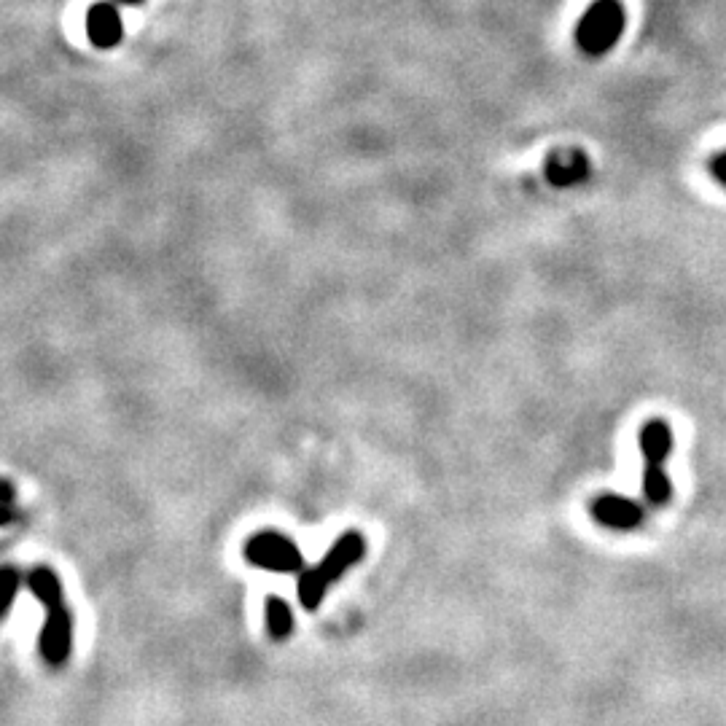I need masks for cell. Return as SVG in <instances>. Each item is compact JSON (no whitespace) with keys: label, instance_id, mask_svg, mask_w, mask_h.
<instances>
[{"label":"cell","instance_id":"6da1fadb","mask_svg":"<svg viewBox=\"0 0 726 726\" xmlns=\"http://www.w3.org/2000/svg\"><path fill=\"white\" fill-rule=\"evenodd\" d=\"M643 452V495L651 506H665L673 498V482L665 471L667 458L673 455V431L665 420L643 423L638 436Z\"/></svg>","mask_w":726,"mask_h":726},{"label":"cell","instance_id":"5bb4252c","mask_svg":"<svg viewBox=\"0 0 726 726\" xmlns=\"http://www.w3.org/2000/svg\"><path fill=\"white\" fill-rule=\"evenodd\" d=\"M14 501V487H11L6 479H0V503H11Z\"/></svg>","mask_w":726,"mask_h":726},{"label":"cell","instance_id":"9a60e30c","mask_svg":"<svg viewBox=\"0 0 726 726\" xmlns=\"http://www.w3.org/2000/svg\"><path fill=\"white\" fill-rule=\"evenodd\" d=\"M14 519H17V514H14L9 503H0V525H9Z\"/></svg>","mask_w":726,"mask_h":726},{"label":"cell","instance_id":"8fae6325","mask_svg":"<svg viewBox=\"0 0 726 726\" xmlns=\"http://www.w3.org/2000/svg\"><path fill=\"white\" fill-rule=\"evenodd\" d=\"M264 619H267V630L275 640H286L294 632V614L283 597H267V608H264Z\"/></svg>","mask_w":726,"mask_h":726},{"label":"cell","instance_id":"9c48e42d","mask_svg":"<svg viewBox=\"0 0 726 726\" xmlns=\"http://www.w3.org/2000/svg\"><path fill=\"white\" fill-rule=\"evenodd\" d=\"M27 587L33 589V595L46 605V611L62 605V584L57 579V573L49 571V568H35V571L27 573Z\"/></svg>","mask_w":726,"mask_h":726},{"label":"cell","instance_id":"8992f818","mask_svg":"<svg viewBox=\"0 0 726 726\" xmlns=\"http://www.w3.org/2000/svg\"><path fill=\"white\" fill-rule=\"evenodd\" d=\"M589 159L579 148H560L546 156V181L557 186V189H568V186H579L589 178Z\"/></svg>","mask_w":726,"mask_h":726},{"label":"cell","instance_id":"7c38bea8","mask_svg":"<svg viewBox=\"0 0 726 726\" xmlns=\"http://www.w3.org/2000/svg\"><path fill=\"white\" fill-rule=\"evenodd\" d=\"M19 587H22V573L17 568H0V619L11 611Z\"/></svg>","mask_w":726,"mask_h":726},{"label":"cell","instance_id":"4fadbf2b","mask_svg":"<svg viewBox=\"0 0 726 726\" xmlns=\"http://www.w3.org/2000/svg\"><path fill=\"white\" fill-rule=\"evenodd\" d=\"M710 173H713V178L726 189V151H721V154L710 162Z\"/></svg>","mask_w":726,"mask_h":726},{"label":"cell","instance_id":"3957f363","mask_svg":"<svg viewBox=\"0 0 726 726\" xmlns=\"http://www.w3.org/2000/svg\"><path fill=\"white\" fill-rule=\"evenodd\" d=\"M242 552H245V560L256 568H264V571L299 573L304 568L299 546L283 533H275V530H264V533L251 536Z\"/></svg>","mask_w":726,"mask_h":726},{"label":"cell","instance_id":"30bf717a","mask_svg":"<svg viewBox=\"0 0 726 726\" xmlns=\"http://www.w3.org/2000/svg\"><path fill=\"white\" fill-rule=\"evenodd\" d=\"M331 581L318 571V568H307V571L299 573V581H296V595H299V603H302L304 611H315L320 603H323V595L329 589Z\"/></svg>","mask_w":726,"mask_h":726},{"label":"cell","instance_id":"ba28073f","mask_svg":"<svg viewBox=\"0 0 726 726\" xmlns=\"http://www.w3.org/2000/svg\"><path fill=\"white\" fill-rule=\"evenodd\" d=\"M121 17L111 3H97L87 14V35L89 41L100 49H111L121 41Z\"/></svg>","mask_w":726,"mask_h":726},{"label":"cell","instance_id":"5b68a950","mask_svg":"<svg viewBox=\"0 0 726 726\" xmlns=\"http://www.w3.org/2000/svg\"><path fill=\"white\" fill-rule=\"evenodd\" d=\"M592 517L603 528L611 530H635L643 522V506L632 498H624L619 493H603L592 501Z\"/></svg>","mask_w":726,"mask_h":726},{"label":"cell","instance_id":"2e32d148","mask_svg":"<svg viewBox=\"0 0 726 726\" xmlns=\"http://www.w3.org/2000/svg\"><path fill=\"white\" fill-rule=\"evenodd\" d=\"M119 3H127V6H135V3H140V0H119Z\"/></svg>","mask_w":726,"mask_h":726},{"label":"cell","instance_id":"7a4b0ae2","mask_svg":"<svg viewBox=\"0 0 726 726\" xmlns=\"http://www.w3.org/2000/svg\"><path fill=\"white\" fill-rule=\"evenodd\" d=\"M624 9L619 0H595L576 27V44L589 57H603L624 33Z\"/></svg>","mask_w":726,"mask_h":726},{"label":"cell","instance_id":"277c9868","mask_svg":"<svg viewBox=\"0 0 726 726\" xmlns=\"http://www.w3.org/2000/svg\"><path fill=\"white\" fill-rule=\"evenodd\" d=\"M38 649L41 657L52 667L65 665L73 651V616L65 605L46 611V622L38 635Z\"/></svg>","mask_w":726,"mask_h":726},{"label":"cell","instance_id":"52a82bcc","mask_svg":"<svg viewBox=\"0 0 726 726\" xmlns=\"http://www.w3.org/2000/svg\"><path fill=\"white\" fill-rule=\"evenodd\" d=\"M363 552H366V541H363L361 533H358V530H347V533H342V536L337 538V544L323 554L318 571L329 581H337L342 573L350 571L353 565L361 562Z\"/></svg>","mask_w":726,"mask_h":726}]
</instances>
